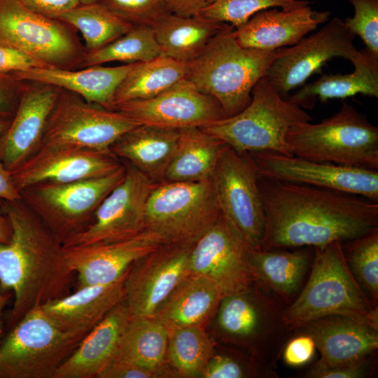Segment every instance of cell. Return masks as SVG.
Here are the masks:
<instances>
[{
  "label": "cell",
  "instance_id": "cell-34",
  "mask_svg": "<svg viewBox=\"0 0 378 378\" xmlns=\"http://www.w3.org/2000/svg\"><path fill=\"white\" fill-rule=\"evenodd\" d=\"M168 329L153 317L132 316L113 356L156 370H172L167 359Z\"/></svg>",
  "mask_w": 378,
  "mask_h": 378
},
{
  "label": "cell",
  "instance_id": "cell-4",
  "mask_svg": "<svg viewBox=\"0 0 378 378\" xmlns=\"http://www.w3.org/2000/svg\"><path fill=\"white\" fill-rule=\"evenodd\" d=\"M332 315L351 317L378 330V307L372 306L354 276L339 241L314 248L308 280L286 308L284 317L292 330Z\"/></svg>",
  "mask_w": 378,
  "mask_h": 378
},
{
  "label": "cell",
  "instance_id": "cell-55",
  "mask_svg": "<svg viewBox=\"0 0 378 378\" xmlns=\"http://www.w3.org/2000/svg\"><path fill=\"white\" fill-rule=\"evenodd\" d=\"M81 4H90L94 3H99L102 0H79Z\"/></svg>",
  "mask_w": 378,
  "mask_h": 378
},
{
  "label": "cell",
  "instance_id": "cell-39",
  "mask_svg": "<svg viewBox=\"0 0 378 378\" xmlns=\"http://www.w3.org/2000/svg\"><path fill=\"white\" fill-rule=\"evenodd\" d=\"M347 265L372 307H378V227L342 243Z\"/></svg>",
  "mask_w": 378,
  "mask_h": 378
},
{
  "label": "cell",
  "instance_id": "cell-40",
  "mask_svg": "<svg viewBox=\"0 0 378 378\" xmlns=\"http://www.w3.org/2000/svg\"><path fill=\"white\" fill-rule=\"evenodd\" d=\"M307 0H214L198 16L237 28L256 13L271 8H293L309 5Z\"/></svg>",
  "mask_w": 378,
  "mask_h": 378
},
{
  "label": "cell",
  "instance_id": "cell-50",
  "mask_svg": "<svg viewBox=\"0 0 378 378\" xmlns=\"http://www.w3.org/2000/svg\"><path fill=\"white\" fill-rule=\"evenodd\" d=\"M172 14L182 17L198 16L214 0H164Z\"/></svg>",
  "mask_w": 378,
  "mask_h": 378
},
{
  "label": "cell",
  "instance_id": "cell-18",
  "mask_svg": "<svg viewBox=\"0 0 378 378\" xmlns=\"http://www.w3.org/2000/svg\"><path fill=\"white\" fill-rule=\"evenodd\" d=\"M193 245L164 244L132 265L124 286L125 301L132 316L152 317L174 288L190 274Z\"/></svg>",
  "mask_w": 378,
  "mask_h": 378
},
{
  "label": "cell",
  "instance_id": "cell-5",
  "mask_svg": "<svg viewBox=\"0 0 378 378\" xmlns=\"http://www.w3.org/2000/svg\"><path fill=\"white\" fill-rule=\"evenodd\" d=\"M311 120L308 113L283 97L263 77L253 87L244 109L200 128L239 154L272 152L292 155L286 139L288 131Z\"/></svg>",
  "mask_w": 378,
  "mask_h": 378
},
{
  "label": "cell",
  "instance_id": "cell-23",
  "mask_svg": "<svg viewBox=\"0 0 378 378\" xmlns=\"http://www.w3.org/2000/svg\"><path fill=\"white\" fill-rule=\"evenodd\" d=\"M330 15L329 11L312 10L309 5L281 10L271 8L256 13L234 32L244 48L274 50L297 43Z\"/></svg>",
  "mask_w": 378,
  "mask_h": 378
},
{
  "label": "cell",
  "instance_id": "cell-14",
  "mask_svg": "<svg viewBox=\"0 0 378 378\" xmlns=\"http://www.w3.org/2000/svg\"><path fill=\"white\" fill-rule=\"evenodd\" d=\"M258 177L250 157L229 146L221 151L211 175L221 212L253 250L260 251L266 218Z\"/></svg>",
  "mask_w": 378,
  "mask_h": 378
},
{
  "label": "cell",
  "instance_id": "cell-25",
  "mask_svg": "<svg viewBox=\"0 0 378 378\" xmlns=\"http://www.w3.org/2000/svg\"><path fill=\"white\" fill-rule=\"evenodd\" d=\"M126 274L112 284L76 289L71 295L45 302L41 309L62 332L80 341L111 309L125 300Z\"/></svg>",
  "mask_w": 378,
  "mask_h": 378
},
{
  "label": "cell",
  "instance_id": "cell-48",
  "mask_svg": "<svg viewBox=\"0 0 378 378\" xmlns=\"http://www.w3.org/2000/svg\"><path fill=\"white\" fill-rule=\"evenodd\" d=\"M43 67L48 66L17 48L0 43V73L13 74Z\"/></svg>",
  "mask_w": 378,
  "mask_h": 378
},
{
  "label": "cell",
  "instance_id": "cell-15",
  "mask_svg": "<svg viewBox=\"0 0 378 378\" xmlns=\"http://www.w3.org/2000/svg\"><path fill=\"white\" fill-rule=\"evenodd\" d=\"M253 250L221 212L194 244L190 255V272L211 280L223 297L245 292L255 284L251 265Z\"/></svg>",
  "mask_w": 378,
  "mask_h": 378
},
{
  "label": "cell",
  "instance_id": "cell-10",
  "mask_svg": "<svg viewBox=\"0 0 378 378\" xmlns=\"http://www.w3.org/2000/svg\"><path fill=\"white\" fill-rule=\"evenodd\" d=\"M76 31L59 19L30 10L20 0H0V43L48 67H82L86 51Z\"/></svg>",
  "mask_w": 378,
  "mask_h": 378
},
{
  "label": "cell",
  "instance_id": "cell-31",
  "mask_svg": "<svg viewBox=\"0 0 378 378\" xmlns=\"http://www.w3.org/2000/svg\"><path fill=\"white\" fill-rule=\"evenodd\" d=\"M179 135L178 130L139 125L118 139L110 150L148 176L162 174L174 153Z\"/></svg>",
  "mask_w": 378,
  "mask_h": 378
},
{
  "label": "cell",
  "instance_id": "cell-20",
  "mask_svg": "<svg viewBox=\"0 0 378 378\" xmlns=\"http://www.w3.org/2000/svg\"><path fill=\"white\" fill-rule=\"evenodd\" d=\"M167 244L158 232L145 229L128 239L64 246L68 266L78 276L77 288L114 283L136 260Z\"/></svg>",
  "mask_w": 378,
  "mask_h": 378
},
{
  "label": "cell",
  "instance_id": "cell-54",
  "mask_svg": "<svg viewBox=\"0 0 378 378\" xmlns=\"http://www.w3.org/2000/svg\"><path fill=\"white\" fill-rule=\"evenodd\" d=\"M12 118L0 116V136L6 132L9 127Z\"/></svg>",
  "mask_w": 378,
  "mask_h": 378
},
{
  "label": "cell",
  "instance_id": "cell-51",
  "mask_svg": "<svg viewBox=\"0 0 378 378\" xmlns=\"http://www.w3.org/2000/svg\"><path fill=\"white\" fill-rule=\"evenodd\" d=\"M0 200L5 202L22 200L20 190L16 187L12 174L0 160Z\"/></svg>",
  "mask_w": 378,
  "mask_h": 378
},
{
  "label": "cell",
  "instance_id": "cell-28",
  "mask_svg": "<svg viewBox=\"0 0 378 378\" xmlns=\"http://www.w3.org/2000/svg\"><path fill=\"white\" fill-rule=\"evenodd\" d=\"M313 258L309 247L294 251L253 250L251 265L255 283L288 307L300 293Z\"/></svg>",
  "mask_w": 378,
  "mask_h": 378
},
{
  "label": "cell",
  "instance_id": "cell-9",
  "mask_svg": "<svg viewBox=\"0 0 378 378\" xmlns=\"http://www.w3.org/2000/svg\"><path fill=\"white\" fill-rule=\"evenodd\" d=\"M220 213L211 177L166 182L154 186L148 197L145 228L160 233L167 244L193 245Z\"/></svg>",
  "mask_w": 378,
  "mask_h": 378
},
{
  "label": "cell",
  "instance_id": "cell-53",
  "mask_svg": "<svg viewBox=\"0 0 378 378\" xmlns=\"http://www.w3.org/2000/svg\"><path fill=\"white\" fill-rule=\"evenodd\" d=\"M9 298L10 294H8V293H0V336L3 330L2 312Z\"/></svg>",
  "mask_w": 378,
  "mask_h": 378
},
{
  "label": "cell",
  "instance_id": "cell-45",
  "mask_svg": "<svg viewBox=\"0 0 378 378\" xmlns=\"http://www.w3.org/2000/svg\"><path fill=\"white\" fill-rule=\"evenodd\" d=\"M176 377L172 370L146 368L130 361L113 357L97 378H163Z\"/></svg>",
  "mask_w": 378,
  "mask_h": 378
},
{
  "label": "cell",
  "instance_id": "cell-17",
  "mask_svg": "<svg viewBox=\"0 0 378 378\" xmlns=\"http://www.w3.org/2000/svg\"><path fill=\"white\" fill-rule=\"evenodd\" d=\"M258 176L358 195L378 202V171L272 152L248 153Z\"/></svg>",
  "mask_w": 378,
  "mask_h": 378
},
{
  "label": "cell",
  "instance_id": "cell-36",
  "mask_svg": "<svg viewBox=\"0 0 378 378\" xmlns=\"http://www.w3.org/2000/svg\"><path fill=\"white\" fill-rule=\"evenodd\" d=\"M53 18L66 22L80 33L86 52L105 46L134 27L100 2L80 4Z\"/></svg>",
  "mask_w": 378,
  "mask_h": 378
},
{
  "label": "cell",
  "instance_id": "cell-11",
  "mask_svg": "<svg viewBox=\"0 0 378 378\" xmlns=\"http://www.w3.org/2000/svg\"><path fill=\"white\" fill-rule=\"evenodd\" d=\"M80 341L62 332L37 306L0 345V378H55Z\"/></svg>",
  "mask_w": 378,
  "mask_h": 378
},
{
  "label": "cell",
  "instance_id": "cell-30",
  "mask_svg": "<svg viewBox=\"0 0 378 378\" xmlns=\"http://www.w3.org/2000/svg\"><path fill=\"white\" fill-rule=\"evenodd\" d=\"M354 71L346 74L323 75L314 82L304 84L288 98L302 108H312L316 99H344L357 94L378 97V57L365 48Z\"/></svg>",
  "mask_w": 378,
  "mask_h": 378
},
{
  "label": "cell",
  "instance_id": "cell-21",
  "mask_svg": "<svg viewBox=\"0 0 378 378\" xmlns=\"http://www.w3.org/2000/svg\"><path fill=\"white\" fill-rule=\"evenodd\" d=\"M121 164L111 151L42 144L10 173L20 192L43 182L65 183L104 176Z\"/></svg>",
  "mask_w": 378,
  "mask_h": 378
},
{
  "label": "cell",
  "instance_id": "cell-27",
  "mask_svg": "<svg viewBox=\"0 0 378 378\" xmlns=\"http://www.w3.org/2000/svg\"><path fill=\"white\" fill-rule=\"evenodd\" d=\"M136 64L94 65L74 69L34 68L13 75L24 80L55 85L76 93L89 102L114 110L116 89Z\"/></svg>",
  "mask_w": 378,
  "mask_h": 378
},
{
  "label": "cell",
  "instance_id": "cell-49",
  "mask_svg": "<svg viewBox=\"0 0 378 378\" xmlns=\"http://www.w3.org/2000/svg\"><path fill=\"white\" fill-rule=\"evenodd\" d=\"M30 10L53 18L80 4L79 0H20Z\"/></svg>",
  "mask_w": 378,
  "mask_h": 378
},
{
  "label": "cell",
  "instance_id": "cell-44",
  "mask_svg": "<svg viewBox=\"0 0 378 378\" xmlns=\"http://www.w3.org/2000/svg\"><path fill=\"white\" fill-rule=\"evenodd\" d=\"M377 368V352L356 361L326 365L318 360L305 374L307 378H367L372 377Z\"/></svg>",
  "mask_w": 378,
  "mask_h": 378
},
{
  "label": "cell",
  "instance_id": "cell-47",
  "mask_svg": "<svg viewBox=\"0 0 378 378\" xmlns=\"http://www.w3.org/2000/svg\"><path fill=\"white\" fill-rule=\"evenodd\" d=\"M26 84L13 74L0 73V116L13 118Z\"/></svg>",
  "mask_w": 378,
  "mask_h": 378
},
{
  "label": "cell",
  "instance_id": "cell-37",
  "mask_svg": "<svg viewBox=\"0 0 378 378\" xmlns=\"http://www.w3.org/2000/svg\"><path fill=\"white\" fill-rule=\"evenodd\" d=\"M216 343L204 326L169 330L167 359L179 377H200L214 354Z\"/></svg>",
  "mask_w": 378,
  "mask_h": 378
},
{
  "label": "cell",
  "instance_id": "cell-42",
  "mask_svg": "<svg viewBox=\"0 0 378 378\" xmlns=\"http://www.w3.org/2000/svg\"><path fill=\"white\" fill-rule=\"evenodd\" d=\"M105 7L133 26H150L170 13L164 0H102Z\"/></svg>",
  "mask_w": 378,
  "mask_h": 378
},
{
  "label": "cell",
  "instance_id": "cell-19",
  "mask_svg": "<svg viewBox=\"0 0 378 378\" xmlns=\"http://www.w3.org/2000/svg\"><path fill=\"white\" fill-rule=\"evenodd\" d=\"M114 110L140 125L178 130L201 127L226 117L216 99L186 78L155 97L122 102Z\"/></svg>",
  "mask_w": 378,
  "mask_h": 378
},
{
  "label": "cell",
  "instance_id": "cell-13",
  "mask_svg": "<svg viewBox=\"0 0 378 378\" xmlns=\"http://www.w3.org/2000/svg\"><path fill=\"white\" fill-rule=\"evenodd\" d=\"M355 36L344 22L334 18L317 31L290 47L276 50L265 78L284 98L290 91L305 84L314 74L334 57H343L353 64L362 57L354 43Z\"/></svg>",
  "mask_w": 378,
  "mask_h": 378
},
{
  "label": "cell",
  "instance_id": "cell-46",
  "mask_svg": "<svg viewBox=\"0 0 378 378\" xmlns=\"http://www.w3.org/2000/svg\"><path fill=\"white\" fill-rule=\"evenodd\" d=\"M313 338L306 333H294L286 343L281 356L290 367H300L309 363L316 352Z\"/></svg>",
  "mask_w": 378,
  "mask_h": 378
},
{
  "label": "cell",
  "instance_id": "cell-22",
  "mask_svg": "<svg viewBox=\"0 0 378 378\" xmlns=\"http://www.w3.org/2000/svg\"><path fill=\"white\" fill-rule=\"evenodd\" d=\"M61 90L44 83L27 81L10 124L0 136V160L10 172L41 147Z\"/></svg>",
  "mask_w": 378,
  "mask_h": 378
},
{
  "label": "cell",
  "instance_id": "cell-41",
  "mask_svg": "<svg viewBox=\"0 0 378 378\" xmlns=\"http://www.w3.org/2000/svg\"><path fill=\"white\" fill-rule=\"evenodd\" d=\"M276 367L252 356L245 358L230 352L214 354L206 363L202 378H279Z\"/></svg>",
  "mask_w": 378,
  "mask_h": 378
},
{
  "label": "cell",
  "instance_id": "cell-3",
  "mask_svg": "<svg viewBox=\"0 0 378 378\" xmlns=\"http://www.w3.org/2000/svg\"><path fill=\"white\" fill-rule=\"evenodd\" d=\"M234 31L227 24L197 57L186 63L185 77L216 99L226 117L236 115L250 103L253 87L265 77L277 50L244 48Z\"/></svg>",
  "mask_w": 378,
  "mask_h": 378
},
{
  "label": "cell",
  "instance_id": "cell-12",
  "mask_svg": "<svg viewBox=\"0 0 378 378\" xmlns=\"http://www.w3.org/2000/svg\"><path fill=\"white\" fill-rule=\"evenodd\" d=\"M139 125L116 110L89 102L62 89L50 115L42 144L111 151V146L118 139Z\"/></svg>",
  "mask_w": 378,
  "mask_h": 378
},
{
  "label": "cell",
  "instance_id": "cell-24",
  "mask_svg": "<svg viewBox=\"0 0 378 378\" xmlns=\"http://www.w3.org/2000/svg\"><path fill=\"white\" fill-rule=\"evenodd\" d=\"M294 333L310 335L320 352L318 360L332 365L364 358L378 349V330L357 319L340 315L301 323Z\"/></svg>",
  "mask_w": 378,
  "mask_h": 378
},
{
  "label": "cell",
  "instance_id": "cell-43",
  "mask_svg": "<svg viewBox=\"0 0 378 378\" xmlns=\"http://www.w3.org/2000/svg\"><path fill=\"white\" fill-rule=\"evenodd\" d=\"M354 15L343 21L346 28L358 36L365 48L378 57V0H349Z\"/></svg>",
  "mask_w": 378,
  "mask_h": 378
},
{
  "label": "cell",
  "instance_id": "cell-16",
  "mask_svg": "<svg viewBox=\"0 0 378 378\" xmlns=\"http://www.w3.org/2000/svg\"><path fill=\"white\" fill-rule=\"evenodd\" d=\"M125 167L124 178L99 204L91 223L64 246L120 241L146 229V207L154 186L146 174L130 164Z\"/></svg>",
  "mask_w": 378,
  "mask_h": 378
},
{
  "label": "cell",
  "instance_id": "cell-26",
  "mask_svg": "<svg viewBox=\"0 0 378 378\" xmlns=\"http://www.w3.org/2000/svg\"><path fill=\"white\" fill-rule=\"evenodd\" d=\"M132 316L125 300L115 306L80 341L55 378L98 377L113 358Z\"/></svg>",
  "mask_w": 378,
  "mask_h": 378
},
{
  "label": "cell",
  "instance_id": "cell-6",
  "mask_svg": "<svg viewBox=\"0 0 378 378\" xmlns=\"http://www.w3.org/2000/svg\"><path fill=\"white\" fill-rule=\"evenodd\" d=\"M292 155L340 165L378 169V127L353 106L340 109L319 123L304 122L288 131Z\"/></svg>",
  "mask_w": 378,
  "mask_h": 378
},
{
  "label": "cell",
  "instance_id": "cell-33",
  "mask_svg": "<svg viewBox=\"0 0 378 378\" xmlns=\"http://www.w3.org/2000/svg\"><path fill=\"white\" fill-rule=\"evenodd\" d=\"M179 132L176 148L162 173L166 182L210 178L221 151L228 145L200 127L184 128Z\"/></svg>",
  "mask_w": 378,
  "mask_h": 378
},
{
  "label": "cell",
  "instance_id": "cell-2",
  "mask_svg": "<svg viewBox=\"0 0 378 378\" xmlns=\"http://www.w3.org/2000/svg\"><path fill=\"white\" fill-rule=\"evenodd\" d=\"M4 212L12 235L0 243V293H14L13 327L29 310L64 296L74 273L62 243L22 200L6 202Z\"/></svg>",
  "mask_w": 378,
  "mask_h": 378
},
{
  "label": "cell",
  "instance_id": "cell-29",
  "mask_svg": "<svg viewBox=\"0 0 378 378\" xmlns=\"http://www.w3.org/2000/svg\"><path fill=\"white\" fill-rule=\"evenodd\" d=\"M223 295L205 276L190 274L158 307L152 316L167 329L204 326L217 312Z\"/></svg>",
  "mask_w": 378,
  "mask_h": 378
},
{
  "label": "cell",
  "instance_id": "cell-7",
  "mask_svg": "<svg viewBox=\"0 0 378 378\" xmlns=\"http://www.w3.org/2000/svg\"><path fill=\"white\" fill-rule=\"evenodd\" d=\"M286 307L255 283L245 292L222 298L216 312L217 327L226 340L246 347L254 357L276 367L293 335L285 320Z\"/></svg>",
  "mask_w": 378,
  "mask_h": 378
},
{
  "label": "cell",
  "instance_id": "cell-35",
  "mask_svg": "<svg viewBox=\"0 0 378 378\" xmlns=\"http://www.w3.org/2000/svg\"><path fill=\"white\" fill-rule=\"evenodd\" d=\"M186 63L160 55L137 63L116 89V104L157 96L186 77Z\"/></svg>",
  "mask_w": 378,
  "mask_h": 378
},
{
  "label": "cell",
  "instance_id": "cell-32",
  "mask_svg": "<svg viewBox=\"0 0 378 378\" xmlns=\"http://www.w3.org/2000/svg\"><path fill=\"white\" fill-rule=\"evenodd\" d=\"M226 24L200 16L169 13L151 27L160 55L188 63L197 57Z\"/></svg>",
  "mask_w": 378,
  "mask_h": 378
},
{
  "label": "cell",
  "instance_id": "cell-52",
  "mask_svg": "<svg viewBox=\"0 0 378 378\" xmlns=\"http://www.w3.org/2000/svg\"><path fill=\"white\" fill-rule=\"evenodd\" d=\"M12 235V227L7 216L0 207V243H8Z\"/></svg>",
  "mask_w": 378,
  "mask_h": 378
},
{
  "label": "cell",
  "instance_id": "cell-1",
  "mask_svg": "<svg viewBox=\"0 0 378 378\" xmlns=\"http://www.w3.org/2000/svg\"><path fill=\"white\" fill-rule=\"evenodd\" d=\"M266 218L260 251L322 247L378 227V202L363 196L258 176Z\"/></svg>",
  "mask_w": 378,
  "mask_h": 378
},
{
  "label": "cell",
  "instance_id": "cell-38",
  "mask_svg": "<svg viewBox=\"0 0 378 378\" xmlns=\"http://www.w3.org/2000/svg\"><path fill=\"white\" fill-rule=\"evenodd\" d=\"M160 55L159 46L150 26H134L130 31L97 50L86 52L82 67L120 62H148Z\"/></svg>",
  "mask_w": 378,
  "mask_h": 378
},
{
  "label": "cell",
  "instance_id": "cell-8",
  "mask_svg": "<svg viewBox=\"0 0 378 378\" xmlns=\"http://www.w3.org/2000/svg\"><path fill=\"white\" fill-rule=\"evenodd\" d=\"M121 164L104 176L65 183L43 182L20 191L22 200L62 243L84 230L109 192L124 178Z\"/></svg>",
  "mask_w": 378,
  "mask_h": 378
}]
</instances>
